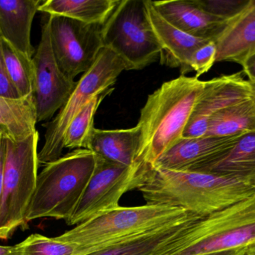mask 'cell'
Returning <instances> with one entry per match:
<instances>
[{
  "label": "cell",
  "instance_id": "24",
  "mask_svg": "<svg viewBox=\"0 0 255 255\" xmlns=\"http://www.w3.org/2000/svg\"><path fill=\"white\" fill-rule=\"evenodd\" d=\"M115 88L95 96L90 100L72 120L64 137V148L88 149L94 129V116L99 106L106 96L111 94Z\"/></svg>",
  "mask_w": 255,
  "mask_h": 255
},
{
  "label": "cell",
  "instance_id": "3",
  "mask_svg": "<svg viewBox=\"0 0 255 255\" xmlns=\"http://www.w3.org/2000/svg\"><path fill=\"white\" fill-rule=\"evenodd\" d=\"M97 165V156L76 149L45 165L37 175L35 190L25 215L28 222L43 218L70 220Z\"/></svg>",
  "mask_w": 255,
  "mask_h": 255
},
{
  "label": "cell",
  "instance_id": "31",
  "mask_svg": "<svg viewBox=\"0 0 255 255\" xmlns=\"http://www.w3.org/2000/svg\"><path fill=\"white\" fill-rule=\"evenodd\" d=\"M243 73L247 75L250 83H255V55L250 57L243 66Z\"/></svg>",
  "mask_w": 255,
  "mask_h": 255
},
{
  "label": "cell",
  "instance_id": "35",
  "mask_svg": "<svg viewBox=\"0 0 255 255\" xmlns=\"http://www.w3.org/2000/svg\"><path fill=\"white\" fill-rule=\"evenodd\" d=\"M250 85H251L252 86V98H253L255 102V83H250Z\"/></svg>",
  "mask_w": 255,
  "mask_h": 255
},
{
  "label": "cell",
  "instance_id": "27",
  "mask_svg": "<svg viewBox=\"0 0 255 255\" xmlns=\"http://www.w3.org/2000/svg\"><path fill=\"white\" fill-rule=\"evenodd\" d=\"M199 6L211 14L228 19L238 14L250 0H196Z\"/></svg>",
  "mask_w": 255,
  "mask_h": 255
},
{
  "label": "cell",
  "instance_id": "34",
  "mask_svg": "<svg viewBox=\"0 0 255 255\" xmlns=\"http://www.w3.org/2000/svg\"><path fill=\"white\" fill-rule=\"evenodd\" d=\"M246 255H255V245L252 246L247 249Z\"/></svg>",
  "mask_w": 255,
  "mask_h": 255
},
{
  "label": "cell",
  "instance_id": "16",
  "mask_svg": "<svg viewBox=\"0 0 255 255\" xmlns=\"http://www.w3.org/2000/svg\"><path fill=\"white\" fill-rule=\"evenodd\" d=\"M151 1L168 22L194 37L214 40L227 23L226 19L204 10L196 0Z\"/></svg>",
  "mask_w": 255,
  "mask_h": 255
},
{
  "label": "cell",
  "instance_id": "5",
  "mask_svg": "<svg viewBox=\"0 0 255 255\" xmlns=\"http://www.w3.org/2000/svg\"><path fill=\"white\" fill-rule=\"evenodd\" d=\"M255 245V193L201 217L156 255H203Z\"/></svg>",
  "mask_w": 255,
  "mask_h": 255
},
{
  "label": "cell",
  "instance_id": "6",
  "mask_svg": "<svg viewBox=\"0 0 255 255\" xmlns=\"http://www.w3.org/2000/svg\"><path fill=\"white\" fill-rule=\"evenodd\" d=\"M103 41L122 59L126 70H142L161 55L145 0H121L103 25Z\"/></svg>",
  "mask_w": 255,
  "mask_h": 255
},
{
  "label": "cell",
  "instance_id": "26",
  "mask_svg": "<svg viewBox=\"0 0 255 255\" xmlns=\"http://www.w3.org/2000/svg\"><path fill=\"white\" fill-rule=\"evenodd\" d=\"M21 255H74L76 247L58 237L48 238L33 234L17 244Z\"/></svg>",
  "mask_w": 255,
  "mask_h": 255
},
{
  "label": "cell",
  "instance_id": "33",
  "mask_svg": "<svg viewBox=\"0 0 255 255\" xmlns=\"http://www.w3.org/2000/svg\"><path fill=\"white\" fill-rule=\"evenodd\" d=\"M247 249H241V250H232V251L224 252V253H213L203 255H246Z\"/></svg>",
  "mask_w": 255,
  "mask_h": 255
},
{
  "label": "cell",
  "instance_id": "25",
  "mask_svg": "<svg viewBox=\"0 0 255 255\" xmlns=\"http://www.w3.org/2000/svg\"><path fill=\"white\" fill-rule=\"evenodd\" d=\"M1 46L6 73L19 97H26L33 94L34 86L33 58H29L16 50L3 39Z\"/></svg>",
  "mask_w": 255,
  "mask_h": 255
},
{
  "label": "cell",
  "instance_id": "28",
  "mask_svg": "<svg viewBox=\"0 0 255 255\" xmlns=\"http://www.w3.org/2000/svg\"><path fill=\"white\" fill-rule=\"evenodd\" d=\"M217 46L214 40H211L195 51L190 61L191 71L196 72V77L208 73L216 63Z\"/></svg>",
  "mask_w": 255,
  "mask_h": 255
},
{
  "label": "cell",
  "instance_id": "15",
  "mask_svg": "<svg viewBox=\"0 0 255 255\" xmlns=\"http://www.w3.org/2000/svg\"><path fill=\"white\" fill-rule=\"evenodd\" d=\"M216 62L229 61L244 66L255 55V0L228 19L223 31L216 37Z\"/></svg>",
  "mask_w": 255,
  "mask_h": 255
},
{
  "label": "cell",
  "instance_id": "17",
  "mask_svg": "<svg viewBox=\"0 0 255 255\" xmlns=\"http://www.w3.org/2000/svg\"><path fill=\"white\" fill-rule=\"evenodd\" d=\"M42 2L41 0H0L1 38L31 58L36 52L31 42V25Z\"/></svg>",
  "mask_w": 255,
  "mask_h": 255
},
{
  "label": "cell",
  "instance_id": "10",
  "mask_svg": "<svg viewBox=\"0 0 255 255\" xmlns=\"http://www.w3.org/2000/svg\"><path fill=\"white\" fill-rule=\"evenodd\" d=\"M51 45L63 73L74 79L94 65L103 46V27L49 15Z\"/></svg>",
  "mask_w": 255,
  "mask_h": 255
},
{
  "label": "cell",
  "instance_id": "8",
  "mask_svg": "<svg viewBox=\"0 0 255 255\" xmlns=\"http://www.w3.org/2000/svg\"><path fill=\"white\" fill-rule=\"evenodd\" d=\"M39 133L21 142L7 136L3 193L0 205V239L11 238L18 228L26 226L25 215L35 190L39 167Z\"/></svg>",
  "mask_w": 255,
  "mask_h": 255
},
{
  "label": "cell",
  "instance_id": "13",
  "mask_svg": "<svg viewBox=\"0 0 255 255\" xmlns=\"http://www.w3.org/2000/svg\"><path fill=\"white\" fill-rule=\"evenodd\" d=\"M244 135L182 138L165 152L152 167L178 172H194L223 157L234 148Z\"/></svg>",
  "mask_w": 255,
  "mask_h": 255
},
{
  "label": "cell",
  "instance_id": "14",
  "mask_svg": "<svg viewBox=\"0 0 255 255\" xmlns=\"http://www.w3.org/2000/svg\"><path fill=\"white\" fill-rule=\"evenodd\" d=\"M151 26L162 47L160 64L180 69L181 75L191 71L190 58L196 49L211 41L209 39L190 35L168 22L153 5L145 0Z\"/></svg>",
  "mask_w": 255,
  "mask_h": 255
},
{
  "label": "cell",
  "instance_id": "7",
  "mask_svg": "<svg viewBox=\"0 0 255 255\" xmlns=\"http://www.w3.org/2000/svg\"><path fill=\"white\" fill-rule=\"evenodd\" d=\"M125 64L115 52L103 47L94 65L76 82V88L56 116L43 124L45 142L38 153L39 166L58 160L64 151V137L72 120L95 96L113 88Z\"/></svg>",
  "mask_w": 255,
  "mask_h": 255
},
{
  "label": "cell",
  "instance_id": "4",
  "mask_svg": "<svg viewBox=\"0 0 255 255\" xmlns=\"http://www.w3.org/2000/svg\"><path fill=\"white\" fill-rule=\"evenodd\" d=\"M193 214L166 205L120 206L75 226L58 238L76 246L74 255H85L181 221Z\"/></svg>",
  "mask_w": 255,
  "mask_h": 255
},
{
  "label": "cell",
  "instance_id": "23",
  "mask_svg": "<svg viewBox=\"0 0 255 255\" xmlns=\"http://www.w3.org/2000/svg\"><path fill=\"white\" fill-rule=\"evenodd\" d=\"M255 130V102L253 98L232 105L213 115L207 136L244 135Z\"/></svg>",
  "mask_w": 255,
  "mask_h": 255
},
{
  "label": "cell",
  "instance_id": "21",
  "mask_svg": "<svg viewBox=\"0 0 255 255\" xmlns=\"http://www.w3.org/2000/svg\"><path fill=\"white\" fill-rule=\"evenodd\" d=\"M34 94L11 98L0 96V128L13 142L28 139L37 131Z\"/></svg>",
  "mask_w": 255,
  "mask_h": 255
},
{
  "label": "cell",
  "instance_id": "9",
  "mask_svg": "<svg viewBox=\"0 0 255 255\" xmlns=\"http://www.w3.org/2000/svg\"><path fill=\"white\" fill-rule=\"evenodd\" d=\"M97 156L91 181L67 224L78 226L120 207L125 193L138 190L152 166L138 163L123 166Z\"/></svg>",
  "mask_w": 255,
  "mask_h": 255
},
{
  "label": "cell",
  "instance_id": "1",
  "mask_svg": "<svg viewBox=\"0 0 255 255\" xmlns=\"http://www.w3.org/2000/svg\"><path fill=\"white\" fill-rule=\"evenodd\" d=\"M137 190L147 205L181 208L205 217L250 197L255 187L234 177L151 167Z\"/></svg>",
  "mask_w": 255,
  "mask_h": 255
},
{
  "label": "cell",
  "instance_id": "30",
  "mask_svg": "<svg viewBox=\"0 0 255 255\" xmlns=\"http://www.w3.org/2000/svg\"><path fill=\"white\" fill-rule=\"evenodd\" d=\"M7 152V135L3 132L0 133V205L3 193L4 164Z\"/></svg>",
  "mask_w": 255,
  "mask_h": 255
},
{
  "label": "cell",
  "instance_id": "18",
  "mask_svg": "<svg viewBox=\"0 0 255 255\" xmlns=\"http://www.w3.org/2000/svg\"><path fill=\"white\" fill-rule=\"evenodd\" d=\"M202 216L190 217L85 255H156Z\"/></svg>",
  "mask_w": 255,
  "mask_h": 255
},
{
  "label": "cell",
  "instance_id": "29",
  "mask_svg": "<svg viewBox=\"0 0 255 255\" xmlns=\"http://www.w3.org/2000/svg\"><path fill=\"white\" fill-rule=\"evenodd\" d=\"M1 34H0V96L11 98H18L19 97L16 90L12 85L7 77L4 67V59H3L2 46H1Z\"/></svg>",
  "mask_w": 255,
  "mask_h": 255
},
{
  "label": "cell",
  "instance_id": "22",
  "mask_svg": "<svg viewBox=\"0 0 255 255\" xmlns=\"http://www.w3.org/2000/svg\"><path fill=\"white\" fill-rule=\"evenodd\" d=\"M121 0H46L38 11L87 24L104 25Z\"/></svg>",
  "mask_w": 255,
  "mask_h": 255
},
{
  "label": "cell",
  "instance_id": "20",
  "mask_svg": "<svg viewBox=\"0 0 255 255\" xmlns=\"http://www.w3.org/2000/svg\"><path fill=\"white\" fill-rule=\"evenodd\" d=\"M194 172L234 177L255 187V130L244 134L223 157Z\"/></svg>",
  "mask_w": 255,
  "mask_h": 255
},
{
  "label": "cell",
  "instance_id": "19",
  "mask_svg": "<svg viewBox=\"0 0 255 255\" xmlns=\"http://www.w3.org/2000/svg\"><path fill=\"white\" fill-rule=\"evenodd\" d=\"M140 132L137 125L125 130L94 129L88 150L96 155L123 166L136 163Z\"/></svg>",
  "mask_w": 255,
  "mask_h": 255
},
{
  "label": "cell",
  "instance_id": "32",
  "mask_svg": "<svg viewBox=\"0 0 255 255\" xmlns=\"http://www.w3.org/2000/svg\"><path fill=\"white\" fill-rule=\"evenodd\" d=\"M0 255H21L18 245L13 247L0 246Z\"/></svg>",
  "mask_w": 255,
  "mask_h": 255
},
{
  "label": "cell",
  "instance_id": "11",
  "mask_svg": "<svg viewBox=\"0 0 255 255\" xmlns=\"http://www.w3.org/2000/svg\"><path fill=\"white\" fill-rule=\"evenodd\" d=\"M32 61L37 122L49 121L65 104L76 82L66 76L57 64L51 45L49 16L42 22L41 38Z\"/></svg>",
  "mask_w": 255,
  "mask_h": 255
},
{
  "label": "cell",
  "instance_id": "36",
  "mask_svg": "<svg viewBox=\"0 0 255 255\" xmlns=\"http://www.w3.org/2000/svg\"><path fill=\"white\" fill-rule=\"evenodd\" d=\"M3 132H4V131H3V130H1V128H0V133H3Z\"/></svg>",
  "mask_w": 255,
  "mask_h": 255
},
{
  "label": "cell",
  "instance_id": "12",
  "mask_svg": "<svg viewBox=\"0 0 255 255\" xmlns=\"http://www.w3.org/2000/svg\"><path fill=\"white\" fill-rule=\"evenodd\" d=\"M252 98V86L243 72L223 75L205 81L183 138L205 136L213 115L232 105Z\"/></svg>",
  "mask_w": 255,
  "mask_h": 255
},
{
  "label": "cell",
  "instance_id": "2",
  "mask_svg": "<svg viewBox=\"0 0 255 255\" xmlns=\"http://www.w3.org/2000/svg\"><path fill=\"white\" fill-rule=\"evenodd\" d=\"M205 84L196 76L181 75L148 95L136 124L140 132L136 163L154 166L182 139Z\"/></svg>",
  "mask_w": 255,
  "mask_h": 255
}]
</instances>
